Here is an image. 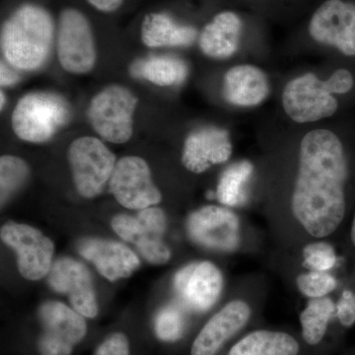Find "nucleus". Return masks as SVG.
<instances>
[{
    "label": "nucleus",
    "instance_id": "13",
    "mask_svg": "<svg viewBox=\"0 0 355 355\" xmlns=\"http://www.w3.org/2000/svg\"><path fill=\"white\" fill-rule=\"evenodd\" d=\"M311 37L355 57V4L343 0L324 2L310 21Z\"/></svg>",
    "mask_w": 355,
    "mask_h": 355
},
{
    "label": "nucleus",
    "instance_id": "31",
    "mask_svg": "<svg viewBox=\"0 0 355 355\" xmlns=\"http://www.w3.org/2000/svg\"><path fill=\"white\" fill-rule=\"evenodd\" d=\"M336 315L340 324L345 327L352 326L355 323V293L345 291L336 305Z\"/></svg>",
    "mask_w": 355,
    "mask_h": 355
},
{
    "label": "nucleus",
    "instance_id": "35",
    "mask_svg": "<svg viewBox=\"0 0 355 355\" xmlns=\"http://www.w3.org/2000/svg\"><path fill=\"white\" fill-rule=\"evenodd\" d=\"M4 104H6V97H4L3 92H1V109L3 108Z\"/></svg>",
    "mask_w": 355,
    "mask_h": 355
},
{
    "label": "nucleus",
    "instance_id": "6",
    "mask_svg": "<svg viewBox=\"0 0 355 355\" xmlns=\"http://www.w3.org/2000/svg\"><path fill=\"white\" fill-rule=\"evenodd\" d=\"M67 157L77 191L86 198L102 193L116 164L114 154L104 142L93 137L74 139Z\"/></svg>",
    "mask_w": 355,
    "mask_h": 355
},
{
    "label": "nucleus",
    "instance_id": "27",
    "mask_svg": "<svg viewBox=\"0 0 355 355\" xmlns=\"http://www.w3.org/2000/svg\"><path fill=\"white\" fill-rule=\"evenodd\" d=\"M154 330L158 338L163 342L180 340L184 331V318L182 310L174 305L163 308L155 318Z\"/></svg>",
    "mask_w": 355,
    "mask_h": 355
},
{
    "label": "nucleus",
    "instance_id": "34",
    "mask_svg": "<svg viewBox=\"0 0 355 355\" xmlns=\"http://www.w3.org/2000/svg\"><path fill=\"white\" fill-rule=\"evenodd\" d=\"M352 240L355 245V216L354 219V222H352Z\"/></svg>",
    "mask_w": 355,
    "mask_h": 355
},
{
    "label": "nucleus",
    "instance_id": "24",
    "mask_svg": "<svg viewBox=\"0 0 355 355\" xmlns=\"http://www.w3.org/2000/svg\"><path fill=\"white\" fill-rule=\"evenodd\" d=\"M253 170V164L246 160L229 166L217 186V198L222 205L239 207L246 202V186Z\"/></svg>",
    "mask_w": 355,
    "mask_h": 355
},
{
    "label": "nucleus",
    "instance_id": "8",
    "mask_svg": "<svg viewBox=\"0 0 355 355\" xmlns=\"http://www.w3.org/2000/svg\"><path fill=\"white\" fill-rule=\"evenodd\" d=\"M166 226L164 211L157 207L140 210L137 216L118 214L112 220L114 232L135 245L141 256L153 265H163L171 258V252L163 241Z\"/></svg>",
    "mask_w": 355,
    "mask_h": 355
},
{
    "label": "nucleus",
    "instance_id": "3",
    "mask_svg": "<svg viewBox=\"0 0 355 355\" xmlns=\"http://www.w3.org/2000/svg\"><path fill=\"white\" fill-rule=\"evenodd\" d=\"M354 84V77L347 69L336 70L326 81L320 80L314 73L296 77L284 88V111L299 123L329 118L338 110V101L333 94H345L352 90Z\"/></svg>",
    "mask_w": 355,
    "mask_h": 355
},
{
    "label": "nucleus",
    "instance_id": "11",
    "mask_svg": "<svg viewBox=\"0 0 355 355\" xmlns=\"http://www.w3.org/2000/svg\"><path fill=\"white\" fill-rule=\"evenodd\" d=\"M1 240L17 254L18 268L22 277L39 280L51 272L53 243L38 229L26 224L8 222L0 231Z\"/></svg>",
    "mask_w": 355,
    "mask_h": 355
},
{
    "label": "nucleus",
    "instance_id": "19",
    "mask_svg": "<svg viewBox=\"0 0 355 355\" xmlns=\"http://www.w3.org/2000/svg\"><path fill=\"white\" fill-rule=\"evenodd\" d=\"M268 93V77L254 65H237L229 69L224 76V98L235 106H258L265 101Z\"/></svg>",
    "mask_w": 355,
    "mask_h": 355
},
{
    "label": "nucleus",
    "instance_id": "28",
    "mask_svg": "<svg viewBox=\"0 0 355 355\" xmlns=\"http://www.w3.org/2000/svg\"><path fill=\"white\" fill-rule=\"evenodd\" d=\"M297 286L304 295L321 298L336 288V280L329 273L313 270L299 275Z\"/></svg>",
    "mask_w": 355,
    "mask_h": 355
},
{
    "label": "nucleus",
    "instance_id": "32",
    "mask_svg": "<svg viewBox=\"0 0 355 355\" xmlns=\"http://www.w3.org/2000/svg\"><path fill=\"white\" fill-rule=\"evenodd\" d=\"M88 3L102 12H114L123 4V0H87Z\"/></svg>",
    "mask_w": 355,
    "mask_h": 355
},
{
    "label": "nucleus",
    "instance_id": "12",
    "mask_svg": "<svg viewBox=\"0 0 355 355\" xmlns=\"http://www.w3.org/2000/svg\"><path fill=\"white\" fill-rule=\"evenodd\" d=\"M187 230L196 244L214 251L232 252L240 245L239 219L234 212L220 207H205L193 212Z\"/></svg>",
    "mask_w": 355,
    "mask_h": 355
},
{
    "label": "nucleus",
    "instance_id": "10",
    "mask_svg": "<svg viewBox=\"0 0 355 355\" xmlns=\"http://www.w3.org/2000/svg\"><path fill=\"white\" fill-rule=\"evenodd\" d=\"M109 188L118 202L128 209H148L162 198L148 164L137 156H125L116 162Z\"/></svg>",
    "mask_w": 355,
    "mask_h": 355
},
{
    "label": "nucleus",
    "instance_id": "21",
    "mask_svg": "<svg viewBox=\"0 0 355 355\" xmlns=\"http://www.w3.org/2000/svg\"><path fill=\"white\" fill-rule=\"evenodd\" d=\"M198 37L191 26L180 25L165 13H150L141 25V40L148 48L191 46Z\"/></svg>",
    "mask_w": 355,
    "mask_h": 355
},
{
    "label": "nucleus",
    "instance_id": "7",
    "mask_svg": "<svg viewBox=\"0 0 355 355\" xmlns=\"http://www.w3.org/2000/svg\"><path fill=\"white\" fill-rule=\"evenodd\" d=\"M57 51L65 71L86 74L94 69L97 60L92 28L86 16L74 8H65L58 19Z\"/></svg>",
    "mask_w": 355,
    "mask_h": 355
},
{
    "label": "nucleus",
    "instance_id": "25",
    "mask_svg": "<svg viewBox=\"0 0 355 355\" xmlns=\"http://www.w3.org/2000/svg\"><path fill=\"white\" fill-rule=\"evenodd\" d=\"M335 311L336 306L330 298H313L308 302L307 307L300 315L306 343L315 345L323 340Z\"/></svg>",
    "mask_w": 355,
    "mask_h": 355
},
{
    "label": "nucleus",
    "instance_id": "9",
    "mask_svg": "<svg viewBox=\"0 0 355 355\" xmlns=\"http://www.w3.org/2000/svg\"><path fill=\"white\" fill-rule=\"evenodd\" d=\"M42 333L38 340L41 355H70L87 331L85 320L77 311L57 301L39 309Z\"/></svg>",
    "mask_w": 355,
    "mask_h": 355
},
{
    "label": "nucleus",
    "instance_id": "33",
    "mask_svg": "<svg viewBox=\"0 0 355 355\" xmlns=\"http://www.w3.org/2000/svg\"><path fill=\"white\" fill-rule=\"evenodd\" d=\"M12 67L10 64L1 62V86L8 87L19 80V76L15 70H12Z\"/></svg>",
    "mask_w": 355,
    "mask_h": 355
},
{
    "label": "nucleus",
    "instance_id": "17",
    "mask_svg": "<svg viewBox=\"0 0 355 355\" xmlns=\"http://www.w3.org/2000/svg\"><path fill=\"white\" fill-rule=\"evenodd\" d=\"M251 317V309L244 301H231L203 327L191 347V355H216Z\"/></svg>",
    "mask_w": 355,
    "mask_h": 355
},
{
    "label": "nucleus",
    "instance_id": "2",
    "mask_svg": "<svg viewBox=\"0 0 355 355\" xmlns=\"http://www.w3.org/2000/svg\"><path fill=\"white\" fill-rule=\"evenodd\" d=\"M53 38L55 21L51 13L37 4H23L2 24V53L14 69L37 70L50 58Z\"/></svg>",
    "mask_w": 355,
    "mask_h": 355
},
{
    "label": "nucleus",
    "instance_id": "14",
    "mask_svg": "<svg viewBox=\"0 0 355 355\" xmlns=\"http://www.w3.org/2000/svg\"><path fill=\"white\" fill-rule=\"evenodd\" d=\"M223 277L209 261L191 263L178 272L174 288L180 304L193 312L210 309L220 296Z\"/></svg>",
    "mask_w": 355,
    "mask_h": 355
},
{
    "label": "nucleus",
    "instance_id": "20",
    "mask_svg": "<svg viewBox=\"0 0 355 355\" xmlns=\"http://www.w3.org/2000/svg\"><path fill=\"white\" fill-rule=\"evenodd\" d=\"M242 22L237 14L224 11L217 14L211 22L203 28L200 37V48L207 57L228 58L239 48Z\"/></svg>",
    "mask_w": 355,
    "mask_h": 355
},
{
    "label": "nucleus",
    "instance_id": "18",
    "mask_svg": "<svg viewBox=\"0 0 355 355\" xmlns=\"http://www.w3.org/2000/svg\"><path fill=\"white\" fill-rule=\"evenodd\" d=\"M77 249L81 256L92 261L98 272L110 282L130 277L140 265L137 254L119 242L91 238L81 240Z\"/></svg>",
    "mask_w": 355,
    "mask_h": 355
},
{
    "label": "nucleus",
    "instance_id": "4",
    "mask_svg": "<svg viewBox=\"0 0 355 355\" xmlns=\"http://www.w3.org/2000/svg\"><path fill=\"white\" fill-rule=\"evenodd\" d=\"M70 116L71 109L62 96L37 91L23 96L16 104L11 125L20 139L43 144L67 125Z\"/></svg>",
    "mask_w": 355,
    "mask_h": 355
},
{
    "label": "nucleus",
    "instance_id": "22",
    "mask_svg": "<svg viewBox=\"0 0 355 355\" xmlns=\"http://www.w3.org/2000/svg\"><path fill=\"white\" fill-rule=\"evenodd\" d=\"M130 71L132 76L146 79L158 86H174L186 80L189 70L181 58L154 55L133 62Z\"/></svg>",
    "mask_w": 355,
    "mask_h": 355
},
{
    "label": "nucleus",
    "instance_id": "1",
    "mask_svg": "<svg viewBox=\"0 0 355 355\" xmlns=\"http://www.w3.org/2000/svg\"><path fill=\"white\" fill-rule=\"evenodd\" d=\"M347 174L343 144L335 133L315 130L303 137L292 211L310 235L326 237L342 223Z\"/></svg>",
    "mask_w": 355,
    "mask_h": 355
},
{
    "label": "nucleus",
    "instance_id": "16",
    "mask_svg": "<svg viewBox=\"0 0 355 355\" xmlns=\"http://www.w3.org/2000/svg\"><path fill=\"white\" fill-rule=\"evenodd\" d=\"M231 153L232 144L227 130L207 127L188 135L182 161L189 171L200 174L211 165L226 162Z\"/></svg>",
    "mask_w": 355,
    "mask_h": 355
},
{
    "label": "nucleus",
    "instance_id": "5",
    "mask_svg": "<svg viewBox=\"0 0 355 355\" xmlns=\"http://www.w3.org/2000/svg\"><path fill=\"white\" fill-rule=\"evenodd\" d=\"M137 104V96L125 86H107L91 100L88 120L103 139L112 144H125L132 137L133 114Z\"/></svg>",
    "mask_w": 355,
    "mask_h": 355
},
{
    "label": "nucleus",
    "instance_id": "15",
    "mask_svg": "<svg viewBox=\"0 0 355 355\" xmlns=\"http://www.w3.org/2000/svg\"><path fill=\"white\" fill-rule=\"evenodd\" d=\"M49 284L53 291L69 296L73 309L84 317L98 314L94 289L90 272L85 266L73 259H58L49 273Z\"/></svg>",
    "mask_w": 355,
    "mask_h": 355
},
{
    "label": "nucleus",
    "instance_id": "29",
    "mask_svg": "<svg viewBox=\"0 0 355 355\" xmlns=\"http://www.w3.org/2000/svg\"><path fill=\"white\" fill-rule=\"evenodd\" d=\"M305 263L308 268L313 270L326 272L335 266L336 256L335 250L328 243H313L305 247Z\"/></svg>",
    "mask_w": 355,
    "mask_h": 355
},
{
    "label": "nucleus",
    "instance_id": "23",
    "mask_svg": "<svg viewBox=\"0 0 355 355\" xmlns=\"http://www.w3.org/2000/svg\"><path fill=\"white\" fill-rule=\"evenodd\" d=\"M295 338L279 331H257L236 343L229 355H297Z\"/></svg>",
    "mask_w": 355,
    "mask_h": 355
},
{
    "label": "nucleus",
    "instance_id": "30",
    "mask_svg": "<svg viewBox=\"0 0 355 355\" xmlns=\"http://www.w3.org/2000/svg\"><path fill=\"white\" fill-rule=\"evenodd\" d=\"M94 355H130L127 336L121 333L113 334L97 347Z\"/></svg>",
    "mask_w": 355,
    "mask_h": 355
},
{
    "label": "nucleus",
    "instance_id": "26",
    "mask_svg": "<svg viewBox=\"0 0 355 355\" xmlns=\"http://www.w3.org/2000/svg\"><path fill=\"white\" fill-rule=\"evenodd\" d=\"M29 176V167L23 159L12 155L0 159V189L1 205L22 188Z\"/></svg>",
    "mask_w": 355,
    "mask_h": 355
}]
</instances>
